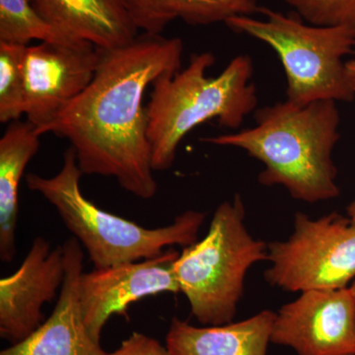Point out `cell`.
Returning a JSON list of instances; mask_svg holds the SVG:
<instances>
[{"instance_id":"cell-1","label":"cell","mask_w":355,"mask_h":355,"mask_svg":"<svg viewBox=\"0 0 355 355\" xmlns=\"http://www.w3.org/2000/svg\"><path fill=\"white\" fill-rule=\"evenodd\" d=\"M183 42L140 33L125 46L100 51L99 64L87 88L38 132L69 140L83 175L114 178L141 200L155 197L147 88L181 70Z\"/></svg>"},{"instance_id":"cell-2","label":"cell","mask_w":355,"mask_h":355,"mask_svg":"<svg viewBox=\"0 0 355 355\" xmlns=\"http://www.w3.org/2000/svg\"><path fill=\"white\" fill-rule=\"evenodd\" d=\"M254 118L253 128L202 141L246 151L265 165L260 184L282 186L295 200L314 203L340 196L333 161L340 137L336 101L299 105L286 100L257 109Z\"/></svg>"},{"instance_id":"cell-3","label":"cell","mask_w":355,"mask_h":355,"mask_svg":"<svg viewBox=\"0 0 355 355\" xmlns=\"http://www.w3.org/2000/svg\"><path fill=\"white\" fill-rule=\"evenodd\" d=\"M214 62L212 53H196L186 69L161 76L151 85L147 137L154 171L172 167L178 147L193 128L216 120L222 128L237 130L256 111L258 94L252 81V58L237 55L220 74L207 76Z\"/></svg>"},{"instance_id":"cell-4","label":"cell","mask_w":355,"mask_h":355,"mask_svg":"<svg viewBox=\"0 0 355 355\" xmlns=\"http://www.w3.org/2000/svg\"><path fill=\"white\" fill-rule=\"evenodd\" d=\"M76 153L69 146L64 164L55 176L30 173L26 184L57 210L64 225L85 248L95 270L154 258L166 248L187 247L198 241L205 214L188 210L164 227L146 228L132 220L105 211L83 195Z\"/></svg>"},{"instance_id":"cell-5","label":"cell","mask_w":355,"mask_h":355,"mask_svg":"<svg viewBox=\"0 0 355 355\" xmlns=\"http://www.w3.org/2000/svg\"><path fill=\"white\" fill-rule=\"evenodd\" d=\"M245 214L240 195L222 202L205 238L184 247L173 265L180 292L205 326L232 322L248 270L268 261V245L248 232Z\"/></svg>"},{"instance_id":"cell-6","label":"cell","mask_w":355,"mask_h":355,"mask_svg":"<svg viewBox=\"0 0 355 355\" xmlns=\"http://www.w3.org/2000/svg\"><path fill=\"white\" fill-rule=\"evenodd\" d=\"M263 19L236 16L225 24L233 32L268 44L286 76L288 101L304 105L320 100L354 101L343 60L355 50V31L343 26H316L297 13L284 14L261 6Z\"/></svg>"},{"instance_id":"cell-7","label":"cell","mask_w":355,"mask_h":355,"mask_svg":"<svg viewBox=\"0 0 355 355\" xmlns=\"http://www.w3.org/2000/svg\"><path fill=\"white\" fill-rule=\"evenodd\" d=\"M268 261L266 282L284 291L345 288L355 279V225L336 212L318 219L296 212L293 233L268 245Z\"/></svg>"},{"instance_id":"cell-8","label":"cell","mask_w":355,"mask_h":355,"mask_svg":"<svg viewBox=\"0 0 355 355\" xmlns=\"http://www.w3.org/2000/svg\"><path fill=\"white\" fill-rule=\"evenodd\" d=\"M100 51L83 40L26 46L25 116L37 132L87 88Z\"/></svg>"},{"instance_id":"cell-9","label":"cell","mask_w":355,"mask_h":355,"mask_svg":"<svg viewBox=\"0 0 355 355\" xmlns=\"http://www.w3.org/2000/svg\"><path fill=\"white\" fill-rule=\"evenodd\" d=\"M270 342L298 355H355V300L349 287L301 292L275 313Z\"/></svg>"},{"instance_id":"cell-10","label":"cell","mask_w":355,"mask_h":355,"mask_svg":"<svg viewBox=\"0 0 355 355\" xmlns=\"http://www.w3.org/2000/svg\"><path fill=\"white\" fill-rule=\"evenodd\" d=\"M179 254L166 249L154 258L83 272L79 296L90 335L100 342L103 328L113 315L127 317L130 305L147 296L180 292L173 270Z\"/></svg>"},{"instance_id":"cell-11","label":"cell","mask_w":355,"mask_h":355,"mask_svg":"<svg viewBox=\"0 0 355 355\" xmlns=\"http://www.w3.org/2000/svg\"><path fill=\"white\" fill-rule=\"evenodd\" d=\"M65 279L64 246L51 250L43 237L33 241L22 265L0 279V336L22 342L43 324L42 308L51 303Z\"/></svg>"},{"instance_id":"cell-12","label":"cell","mask_w":355,"mask_h":355,"mask_svg":"<svg viewBox=\"0 0 355 355\" xmlns=\"http://www.w3.org/2000/svg\"><path fill=\"white\" fill-rule=\"evenodd\" d=\"M65 279L53 313L22 342L1 350L0 355H110L84 323L79 296V282L84 268V254L76 238L64 245Z\"/></svg>"},{"instance_id":"cell-13","label":"cell","mask_w":355,"mask_h":355,"mask_svg":"<svg viewBox=\"0 0 355 355\" xmlns=\"http://www.w3.org/2000/svg\"><path fill=\"white\" fill-rule=\"evenodd\" d=\"M42 16L70 38L101 50L130 44L139 35L121 0H31Z\"/></svg>"},{"instance_id":"cell-14","label":"cell","mask_w":355,"mask_h":355,"mask_svg":"<svg viewBox=\"0 0 355 355\" xmlns=\"http://www.w3.org/2000/svg\"><path fill=\"white\" fill-rule=\"evenodd\" d=\"M275 318L263 310L237 323L196 327L174 317L166 347L172 355H266Z\"/></svg>"},{"instance_id":"cell-15","label":"cell","mask_w":355,"mask_h":355,"mask_svg":"<svg viewBox=\"0 0 355 355\" xmlns=\"http://www.w3.org/2000/svg\"><path fill=\"white\" fill-rule=\"evenodd\" d=\"M40 148V135L28 121L9 123L0 139V260L16 256L19 187L26 167Z\"/></svg>"},{"instance_id":"cell-16","label":"cell","mask_w":355,"mask_h":355,"mask_svg":"<svg viewBox=\"0 0 355 355\" xmlns=\"http://www.w3.org/2000/svg\"><path fill=\"white\" fill-rule=\"evenodd\" d=\"M133 24L144 33L161 35L170 23L190 25L225 23L236 16H253L260 0H121Z\"/></svg>"},{"instance_id":"cell-17","label":"cell","mask_w":355,"mask_h":355,"mask_svg":"<svg viewBox=\"0 0 355 355\" xmlns=\"http://www.w3.org/2000/svg\"><path fill=\"white\" fill-rule=\"evenodd\" d=\"M41 42L73 41L44 19L31 0H0V43L28 46Z\"/></svg>"},{"instance_id":"cell-18","label":"cell","mask_w":355,"mask_h":355,"mask_svg":"<svg viewBox=\"0 0 355 355\" xmlns=\"http://www.w3.org/2000/svg\"><path fill=\"white\" fill-rule=\"evenodd\" d=\"M26 46L0 43V121H19L25 116L24 55Z\"/></svg>"},{"instance_id":"cell-19","label":"cell","mask_w":355,"mask_h":355,"mask_svg":"<svg viewBox=\"0 0 355 355\" xmlns=\"http://www.w3.org/2000/svg\"><path fill=\"white\" fill-rule=\"evenodd\" d=\"M305 22L355 31V0H284Z\"/></svg>"},{"instance_id":"cell-20","label":"cell","mask_w":355,"mask_h":355,"mask_svg":"<svg viewBox=\"0 0 355 355\" xmlns=\"http://www.w3.org/2000/svg\"><path fill=\"white\" fill-rule=\"evenodd\" d=\"M110 355H172L155 338L135 331Z\"/></svg>"},{"instance_id":"cell-21","label":"cell","mask_w":355,"mask_h":355,"mask_svg":"<svg viewBox=\"0 0 355 355\" xmlns=\"http://www.w3.org/2000/svg\"><path fill=\"white\" fill-rule=\"evenodd\" d=\"M345 69L347 83L355 95V58L345 62Z\"/></svg>"},{"instance_id":"cell-22","label":"cell","mask_w":355,"mask_h":355,"mask_svg":"<svg viewBox=\"0 0 355 355\" xmlns=\"http://www.w3.org/2000/svg\"><path fill=\"white\" fill-rule=\"evenodd\" d=\"M347 214H349L350 220H352V223L355 225V200L350 203L349 207H347Z\"/></svg>"},{"instance_id":"cell-23","label":"cell","mask_w":355,"mask_h":355,"mask_svg":"<svg viewBox=\"0 0 355 355\" xmlns=\"http://www.w3.org/2000/svg\"><path fill=\"white\" fill-rule=\"evenodd\" d=\"M349 288L355 300V279L354 280V282H352V286H350Z\"/></svg>"}]
</instances>
